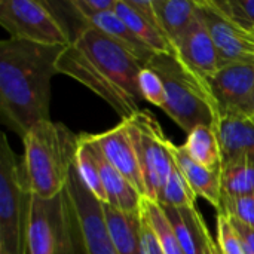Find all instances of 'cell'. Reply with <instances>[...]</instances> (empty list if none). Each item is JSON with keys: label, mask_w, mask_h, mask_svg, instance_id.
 I'll return each mask as SVG.
<instances>
[{"label": "cell", "mask_w": 254, "mask_h": 254, "mask_svg": "<svg viewBox=\"0 0 254 254\" xmlns=\"http://www.w3.org/2000/svg\"><path fill=\"white\" fill-rule=\"evenodd\" d=\"M57 67L104 100L122 121L141 110L138 74L144 65L100 30L83 25L63 49Z\"/></svg>", "instance_id": "obj_1"}, {"label": "cell", "mask_w": 254, "mask_h": 254, "mask_svg": "<svg viewBox=\"0 0 254 254\" xmlns=\"http://www.w3.org/2000/svg\"><path fill=\"white\" fill-rule=\"evenodd\" d=\"M64 48L10 37L0 42V112L21 138L36 124L49 121L51 82Z\"/></svg>", "instance_id": "obj_2"}, {"label": "cell", "mask_w": 254, "mask_h": 254, "mask_svg": "<svg viewBox=\"0 0 254 254\" xmlns=\"http://www.w3.org/2000/svg\"><path fill=\"white\" fill-rule=\"evenodd\" d=\"M22 141V162L31 193L48 199L64 192L74 165L77 135L49 119L36 124Z\"/></svg>", "instance_id": "obj_3"}, {"label": "cell", "mask_w": 254, "mask_h": 254, "mask_svg": "<svg viewBox=\"0 0 254 254\" xmlns=\"http://www.w3.org/2000/svg\"><path fill=\"white\" fill-rule=\"evenodd\" d=\"M165 86L164 112L189 134L196 127H213L217 119L216 106L205 88L173 54H155L147 64Z\"/></svg>", "instance_id": "obj_4"}, {"label": "cell", "mask_w": 254, "mask_h": 254, "mask_svg": "<svg viewBox=\"0 0 254 254\" xmlns=\"http://www.w3.org/2000/svg\"><path fill=\"white\" fill-rule=\"evenodd\" d=\"M31 189L22 159L6 134L0 144V254H27V223Z\"/></svg>", "instance_id": "obj_5"}, {"label": "cell", "mask_w": 254, "mask_h": 254, "mask_svg": "<svg viewBox=\"0 0 254 254\" xmlns=\"http://www.w3.org/2000/svg\"><path fill=\"white\" fill-rule=\"evenodd\" d=\"M79 231L67 189L54 198L31 193L27 254H79Z\"/></svg>", "instance_id": "obj_6"}, {"label": "cell", "mask_w": 254, "mask_h": 254, "mask_svg": "<svg viewBox=\"0 0 254 254\" xmlns=\"http://www.w3.org/2000/svg\"><path fill=\"white\" fill-rule=\"evenodd\" d=\"M124 122L128 128L141 167L146 186L144 198L158 202L174 165V159L168 149L170 140L165 137L156 116L149 110H140L124 119Z\"/></svg>", "instance_id": "obj_7"}, {"label": "cell", "mask_w": 254, "mask_h": 254, "mask_svg": "<svg viewBox=\"0 0 254 254\" xmlns=\"http://www.w3.org/2000/svg\"><path fill=\"white\" fill-rule=\"evenodd\" d=\"M0 24L10 39L43 46H67L71 42L48 4L39 0H1Z\"/></svg>", "instance_id": "obj_8"}, {"label": "cell", "mask_w": 254, "mask_h": 254, "mask_svg": "<svg viewBox=\"0 0 254 254\" xmlns=\"http://www.w3.org/2000/svg\"><path fill=\"white\" fill-rule=\"evenodd\" d=\"M67 192L73 205L82 254H118L106 226L103 204L85 188L74 165L68 177Z\"/></svg>", "instance_id": "obj_9"}, {"label": "cell", "mask_w": 254, "mask_h": 254, "mask_svg": "<svg viewBox=\"0 0 254 254\" xmlns=\"http://www.w3.org/2000/svg\"><path fill=\"white\" fill-rule=\"evenodd\" d=\"M198 13L205 22L217 51L229 63H254V30L228 19L213 0H198Z\"/></svg>", "instance_id": "obj_10"}, {"label": "cell", "mask_w": 254, "mask_h": 254, "mask_svg": "<svg viewBox=\"0 0 254 254\" xmlns=\"http://www.w3.org/2000/svg\"><path fill=\"white\" fill-rule=\"evenodd\" d=\"M174 57L204 85L225 65L199 13L192 25L174 43Z\"/></svg>", "instance_id": "obj_11"}, {"label": "cell", "mask_w": 254, "mask_h": 254, "mask_svg": "<svg viewBox=\"0 0 254 254\" xmlns=\"http://www.w3.org/2000/svg\"><path fill=\"white\" fill-rule=\"evenodd\" d=\"M217 113L244 112L254 88V63L225 64L205 82Z\"/></svg>", "instance_id": "obj_12"}, {"label": "cell", "mask_w": 254, "mask_h": 254, "mask_svg": "<svg viewBox=\"0 0 254 254\" xmlns=\"http://www.w3.org/2000/svg\"><path fill=\"white\" fill-rule=\"evenodd\" d=\"M92 140L100 147L101 153L106 159L138 190V193L144 198L146 186L141 174V167L137 158L135 147L129 137L128 128L124 121L116 127L101 132L91 134Z\"/></svg>", "instance_id": "obj_13"}, {"label": "cell", "mask_w": 254, "mask_h": 254, "mask_svg": "<svg viewBox=\"0 0 254 254\" xmlns=\"http://www.w3.org/2000/svg\"><path fill=\"white\" fill-rule=\"evenodd\" d=\"M115 12L132 34L155 54H173L174 49L158 25L152 0H116Z\"/></svg>", "instance_id": "obj_14"}, {"label": "cell", "mask_w": 254, "mask_h": 254, "mask_svg": "<svg viewBox=\"0 0 254 254\" xmlns=\"http://www.w3.org/2000/svg\"><path fill=\"white\" fill-rule=\"evenodd\" d=\"M79 138L89 146L97 161L101 183L104 186V190L109 199L106 205H110L115 210H119L122 213L138 214L141 208V199H143L138 190L106 159V156L101 153L97 143L92 140L91 134H79Z\"/></svg>", "instance_id": "obj_15"}, {"label": "cell", "mask_w": 254, "mask_h": 254, "mask_svg": "<svg viewBox=\"0 0 254 254\" xmlns=\"http://www.w3.org/2000/svg\"><path fill=\"white\" fill-rule=\"evenodd\" d=\"M214 131L222 150V164L254 155V116L238 110L217 113Z\"/></svg>", "instance_id": "obj_16"}, {"label": "cell", "mask_w": 254, "mask_h": 254, "mask_svg": "<svg viewBox=\"0 0 254 254\" xmlns=\"http://www.w3.org/2000/svg\"><path fill=\"white\" fill-rule=\"evenodd\" d=\"M168 149L193 193L219 210L222 201V167L216 170L205 168L195 162L185 152L183 146H176L171 141L168 143Z\"/></svg>", "instance_id": "obj_17"}, {"label": "cell", "mask_w": 254, "mask_h": 254, "mask_svg": "<svg viewBox=\"0 0 254 254\" xmlns=\"http://www.w3.org/2000/svg\"><path fill=\"white\" fill-rule=\"evenodd\" d=\"M162 208L174 228V232L182 244L185 254H205L211 234L207 229L205 222L199 214V211L196 210V207L193 208L162 207Z\"/></svg>", "instance_id": "obj_18"}, {"label": "cell", "mask_w": 254, "mask_h": 254, "mask_svg": "<svg viewBox=\"0 0 254 254\" xmlns=\"http://www.w3.org/2000/svg\"><path fill=\"white\" fill-rule=\"evenodd\" d=\"M104 220L118 254H146L141 237V216L128 214L103 204Z\"/></svg>", "instance_id": "obj_19"}, {"label": "cell", "mask_w": 254, "mask_h": 254, "mask_svg": "<svg viewBox=\"0 0 254 254\" xmlns=\"http://www.w3.org/2000/svg\"><path fill=\"white\" fill-rule=\"evenodd\" d=\"M80 21L83 22V25L94 27V28L100 30L101 33H104L106 36H109L116 43H119L132 57H135L144 67L150 63L152 57L155 55V52H152L147 46H144L132 34V31L128 28L125 21L115 10L101 12L97 15H89V16L82 18Z\"/></svg>", "instance_id": "obj_20"}, {"label": "cell", "mask_w": 254, "mask_h": 254, "mask_svg": "<svg viewBox=\"0 0 254 254\" xmlns=\"http://www.w3.org/2000/svg\"><path fill=\"white\" fill-rule=\"evenodd\" d=\"M158 25L170 40L174 43L198 18V0H152Z\"/></svg>", "instance_id": "obj_21"}, {"label": "cell", "mask_w": 254, "mask_h": 254, "mask_svg": "<svg viewBox=\"0 0 254 254\" xmlns=\"http://www.w3.org/2000/svg\"><path fill=\"white\" fill-rule=\"evenodd\" d=\"M185 152L199 165L216 170L222 167V150L213 127H196L188 134Z\"/></svg>", "instance_id": "obj_22"}, {"label": "cell", "mask_w": 254, "mask_h": 254, "mask_svg": "<svg viewBox=\"0 0 254 254\" xmlns=\"http://www.w3.org/2000/svg\"><path fill=\"white\" fill-rule=\"evenodd\" d=\"M222 195H254V155L222 164Z\"/></svg>", "instance_id": "obj_23"}, {"label": "cell", "mask_w": 254, "mask_h": 254, "mask_svg": "<svg viewBox=\"0 0 254 254\" xmlns=\"http://www.w3.org/2000/svg\"><path fill=\"white\" fill-rule=\"evenodd\" d=\"M141 216L144 220L149 223V226L153 229L155 235L159 240V244L165 254H185L182 244L174 232V228L167 217L162 205L158 202L143 198L141 199V208H140Z\"/></svg>", "instance_id": "obj_24"}, {"label": "cell", "mask_w": 254, "mask_h": 254, "mask_svg": "<svg viewBox=\"0 0 254 254\" xmlns=\"http://www.w3.org/2000/svg\"><path fill=\"white\" fill-rule=\"evenodd\" d=\"M74 168L85 185V188L94 195L101 204H107V193L104 190V186L101 183L100 177V170L97 165V161L86 143H83L79 135H77V149H76V156H74Z\"/></svg>", "instance_id": "obj_25"}, {"label": "cell", "mask_w": 254, "mask_h": 254, "mask_svg": "<svg viewBox=\"0 0 254 254\" xmlns=\"http://www.w3.org/2000/svg\"><path fill=\"white\" fill-rule=\"evenodd\" d=\"M158 204L162 207H176V208H193L196 207V195L190 189L176 161L171 168V173L162 188Z\"/></svg>", "instance_id": "obj_26"}, {"label": "cell", "mask_w": 254, "mask_h": 254, "mask_svg": "<svg viewBox=\"0 0 254 254\" xmlns=\"http://www.w3.org/2000/svg\"><path fill=\"white\" fill-rule=\"evenodd\" d=\"M219 214H226L231 219L254 229V195L244 196H228L222 195Z\"/></svg>", "instance_id": "obj_27"}, {"label": "cell", "mask_w": 254, "mask_h": 254, "mask_svg": "<svg viewBox=\"0 0 254 254\" xmlns=\"http://www.w3.org/2000/svg\"><path fill=\"white\" fill-rule=\"evenodd\" d=\"M138 89H140V95L144 101H147L159 109H164V106L167 103L164 82H162L161 76L147 65L143 67L138 74Z\"/></svg>", "instance_id": "obj_28"}, {"label": "cell", "mask_w": 254, "mask_h": 254, "mask_svg": "<svg viewBox=\"0 0 254 254\" xmlns=\"http://www.w3.org/2000/svg\"><path fill=\"white\" fill-rule=\"evenodd\" d=\"M217 246L223 254H247L240 232L226 214H217Z\"/></svg>", "instance_id": "obj_29"}, {"label": "cell", "mask_w": 254, "mask_h": 254, "mask_svg": "<svg viewBox=\"0 0 254 254\" xmlns=\"http://www.w3.org/2000/svg\"><path fill=\"white\" fill-rule=\"evenodd\" d=\"M213 3L228 19L254 30V0H213Z\"/></svg>", "instance_id": "obj_30"}, {"label": "cell", "mask_w": 254, "mask_h": 254, "mask_svg": "<svg viewBox=\"0 0 254 254\" xmlns=\"http://www.w3.org/2000/svg\"><path fill=\"white\" fill-rule=\"evenodd\" d=\"M68 6L74 12V15L82 19L89 15L115 10L116 0H71L68 1Z\"/></svg>", "instance_id": "obj_31"}, {"label": "cell", "mask_w": 254, "mask_h": 254, "mask_svg": "<svg viewBox=\"0 0 254 254\" xmlns=\"http://www.w3.org/2000/svg\"><path fill=\"white\" fill-rule=\"evenodd\" d=\"M141 216V213H140ZM141 237H143V246H144V253L146 254H165L158 237L155 235L153 229L149 226V223L144 220V217L141 216Z\"/></svg>", "instance_id": "obj_32"}, {"label": "cell", "mask_w": 254, "mask_h": 254, "mask_svg": "<svg viewBox=\"0 0 254 254\" xmlns=\"http://www.w3.org/2000/svg\"><path fill=\"white\" fill-rule=\"evenodd\" d=\"M232 223L235 225L237 231L240 232L243 241H244V246H246V250H247V254H254V229L250 228V226H246L243 223H240L238 220L235 219H231Z\"/></svg>", "instance_id": "obj_33"}, {"label": "cell", "mask_w": 254, "mask_h": 254, "mask_svg": "<svg viewBox=\"0 0 254 254\" xmlns=\"http://www.w3.org/2000/svg\"><path fill=\"white\" fill-rule=\"evenodd\" d=\"M205 254H223L222 253V250L219 249V246H217V241H214L213 237H211L210 241H208V247H207Z\"/></svg>", "instance_id": "obj_34"}, {"label": "cell", "mask_w": 254, "mask_h": 254, "mask_svg": "<svg viewBox=\"0 0 254 254\" xmlns=\"http://www.w3.org/2000/svg\"><path fill=\"white\" fill-rule=\"evenodd\" d=\"M243 113H247V115H253V116H254V88H253V91H252V95H250V98H249L247 107H246V110H244Z\"/></svg>", "instance_id": "obj_35"}]
</instances>
